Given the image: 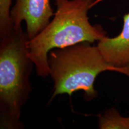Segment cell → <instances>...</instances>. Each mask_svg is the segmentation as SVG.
Instances as JSON below:
<instances>
[{"label":"cell","mask_w":129,"mask_h":129,"mask_svg":"<svg viewBox=\"0 0 129 129\" xmlns=\"http://www.w3.org/2000/svg\"><path fill=\"white\" fill-rule=\"evenodd\" d=\"M54 13L50 0H16L10 17L14 28L22 26L25 21L26 32L30 40L44 30Z\"/></svg>","instance_id":"obj_4"},{"label":"cell","mask_w":129,"mask_h":129,"mask_svg":"<svg viewBox=\"0 0 129 129\" xmlns=\"http://www.w3.org/2000/svg\"><path fill=\"white\" fill-rule=\"evenodd\" d=\"M102 0H54L56 10L52 20L39 34L29 40L28 47L37 75H50L48 54L56 48L82 43H92L107 37L101 25L90 23L88 12Z\"/></svg>","instance_id":"obj_1"},{"label":"cell","mask_w":129,"mask_h":129,"mask_svg":"<svg viewBox=\"0 0 129 129\" xmlns=\"http://www.w3.org/2000/svg\"><path fill=\"white\" fill-rule=\"evenodd\" d=\"M100 129H129V117H122L115 108L107 109L98 118Z\"/></svg>","instance_id":"obj_6"},{"label":"cell","mask_w":129,"mask_h":129,"mask_svg":"<svg viewBox=\"0 0 129 129\" xmlns=\"http://www.w3.org/2000/svg\"><path fill=\"white\" fill-rule=\"evenodd\" d=\"M82 42L56 48L48 54L49 74L54 83L51 99L59 94L71 96L81 90L84 99L91 101L98 96L94 88L96 77L104 71H115L129 77V71L108 63L98 46Z\"/></svg>","instance_id":"obj_3"},{"label":"cell","mask_w":129,"mask_h":129,"mask_svg":"<svg viewBox=\"0 0 129 129\" xmlns=\"http://www.w3.org/2000/svg\"><path fill=\"white\" fill-rule=\"evenodd\" d=\"M123 22L120 34L114 38L107 36L97 46L108 63L129 71V13L124 16Z\"/></svg>","instance_id":"obj_5"},{"label":"cell","mask_w":129,"mask_h":129,"mask_svg":"<svg viewBox=\"0 0 129 129\" xmlns=\"http://www.w3.org/2000/svg\"><path fill=\"white\" fill-rule=\"evenodd\" d=\"M22 26L1 37L0 117L1 128H22L21 111L32 92L30 82L33 66Z\"/></svg>","instance_id":"obj_2"},{"label":"cell","mask_w":129,"mask_h":129,"mask_svg":"<svg viewBox=\"0 0 129 129\" xmlns=\"http://www.w3.org/2000/svg\"><path fill=\"white\" fill-rule=\"evenodd\" d=\"M12 0H0V38L7 35L13 28L10 17Z\"/></svg>","instance_id":"obj_7"}]
</instances>
